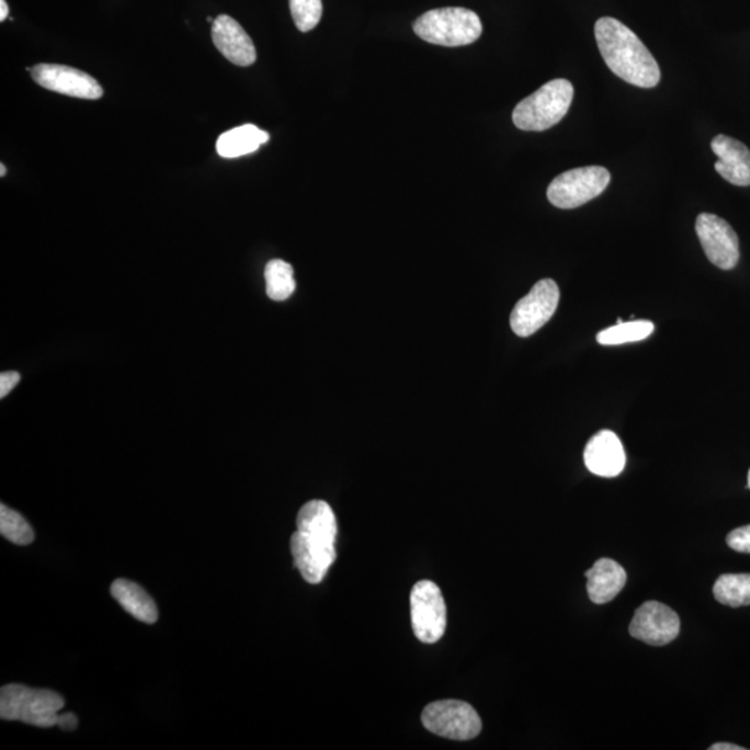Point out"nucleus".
<instances>
[{"label":"nucleus","mask_w":750,"mask_h":750,"mask_svg":"<svg viewBox=\"0 0 750 750\" xmlns=\"http://www.w3.org/2000/svg\"><path fill=\"white\" fill-rule=\"evenodd\" d=\"M0 171H2V173H0L2 177L7 175L8 173L7 167H4V164H0Z\"/></svg>","instance_id":"c756f323"},{"label":"nucleus","mask_w":750,"mask_h":750,"mask_svg":"<svg viewBox=\"0 0 750 750\" xmlns=\"http://www.w3.org/2000/svg\"><path fill=\"white\" fill-rule=\"evenodd\" d=\"M413 30L419 38L430 44L456 48L476 42L482 34V23L473 10L442 8L420 15Z\"/></svg>","instance_id":"7ed1b4c3"},{"label":"nucleus","mask_w":750,"mask_h":750,"mask_svg":"<svg viewBox=\"0 0 750 750\" xmlns=\"http://www.w3.org/2000/svg\"><path fill=\"white\" fill-rule=\"evenodd\" d=\"M572 98L575 87L570 81H549L514 107L513 123L523 132H546L566 116Z\"/></svg>","instance_id":"f03ea898"},{"label":"nucleus","mask_w":750,"mask_h":750,"mask_svg":"<svg viewBox=\"0 0 750 750\" xmlns=\"http://www.w3.org/2000/svg\"><path fill=\"white\" fill-rule=\"evenodd\" d=\"M9 15V7L7 0H0V21H4Z\"/></svg>","instance_id":"c85d7f7f"},{"label":"nucleus","mask_w":750,"mask_h":750,"mask_svg":"<svg viewBox=\"0 0 750 750\" xmlns=\"http://www.w3.org/2000/svg\"><path fill=\"white\" fill-rule=\"evenodd\" d=\"M291 550L296 569L309 583H320L325 580L332 562L337 559V550H327L312 545L299 531L292 535Z\"/></svg>","instance_id":"2eb2a0df"},{"label":"nucleus","mask_w":750,"mask_h":750,"mask_svg":"<svg viewBox=\"0 0 750 750\" xmlns=\"http://www.w3.org/2000/svg\"><path fill=\"white\" fill-rule=\"evenodd\" d=\"M748 487H749V489H750V470H749V474H748Z\"/></svg>","instance_id":"7c9ffc66"},{"label":"nucleus","mask_w":750,"mask_h":750,"mask_svg":"<svg viewBox=\"0 0 750 750\" xmlns=\"http://www.w3.org/2000/svg\"><path fill=\"white\" fill-rule=\"evenodd\" d=\"M727 545L739 554L750 555V525L731 531L727 536Z\"/></svg>","instance_id":"393cba45"},{"label":"nucleus","mask_w":750,"mask_h":750,"mask_svg":"<svg viewBox=\"0 0 750 750\" xmlns=\"http://www.w3.org/2000/svg\"><path fill=\"white\" fill-rule=\"evenodd\" d=\"M0 534L15 545H30L35 538L29 521L7 504L0 507Z\"/></svg>","instance_id":"5701e85b"},{"label":"nucleus","mask_w":750,"mask_h":750,"mask_svg":"<svg viewBox=\"0 0 750 750\" xmlns=\"http://www.w3.org/2000/svg\"><path fill=\"white\" fill-rule=\"evenodd\" d=\"M711 750H745V748L737 747L734 743H715L711 747Z\"/></svg>","instance_id":"cd10ccee"},{"label":"nucleus","mask_w":750,"mask_h":750,"mask_svg":"<svg viewBox=\"0 0 750 750\" xmlns=\"http://www.w3.org/2000/svg\"><path fill=\"white\" fill-rule=\"evenodd\" d=\"M292 19L296 29L309 33L319 25L322 15L321 0H289Z\"/></svg>","instance_id":"b1692460"},{"label":"nucleus","mask_w":750,"mask_h":750,"mask_svg":"<svg viewBox=\"0 0 750 750\" xmlns=\"http://www.w3.org/2000/svg\"><path fill=\"white\" fill-rule=\"evenodd\" d=\"M586 577L588 596L596 604L612 602L627 582V572L622 565L606 557L595 561V565L586 571Z\"/></svg>","instance_id":"dca6fc26"},{"label":"nucleus","mask_w":750,"mask_h":750,"mask_svg":"<svg viewBox=\"0 0 750 750\" xmlns=\"http://www.w3.org/2000/svg\"><path fill=\"white\" fill-rule=\"evenodd\" d=\"M212 39L217 50L232 65L248 67L257 61L252 38L238 21L227 14L218 15L213 23Z\"/></svg>","instance_id":"f8f14e48"},{"label":"nucleus","mask_w":750,"mask_h":750,"mask_svg":"<svg viewBox=\"0 0 750 750\" xmlns=\"http://www.w3.org/2000/svg\"><path fill=\"white\" fill-rule=\"evenodd\" d=\"M265 291L270 299L286 300L296 289L294 269L284 260H271L264 270Z\"/></svg>","instance_id":"4be33fe9"},{"label":"nucleus","mask_w":750,"mask_h":750,"mask_svg":"<svg viewBox=\"0 0 750 750\" xmlns=\"http://www.w3.org/2000/svg\"><path fill=\"white\" fill-rule=\"evenodd\" d=\"M411 625L417 639L435 644L444 637L446 604L440 587L431 581L417 582L410 595Z\"/></svg>","instance_id":"0eeeda50"},{"label":"nucleus","mask_w":750,"mask_h":750,"mask_svg":"<svg viewBox=\"0 0 750 750\" xmlns=\"http://www.w3.org/2000/svg\"><path fill=\"white\" fill-rule=\"evenodd\" d=\"M57 726L65 729V731H75L78 726L76 715H72V713H61V715L57 717Z\"/></svg>","instance_id":"bb28decb"},{"label":"nucleus","mask_w":750,"mask_h":750,"mask_svg":"<svg viewBox=\"0 0 750 750\" xmlns=\"http://www.w3.org/2000/svg\"><path fill=\"white\" fill-rule=\"evenodd\" d=\"M207 21L208 23H215V20H213L212 18H207Z\"/></svg>","instance_id":"2f4dec72"},{"label":"nucleus","mask_w":750,"mask_h":750,"mask_svg":"<svg viewBox=\"0 0 750 750\" xmlns=\"http://www.w3.org/2000/svg\"><path fill=\"white\" fill-rule=\"evenodd\" d=\"M112 595L129 614L139 622L154 624L158 622L159 612L154 599L133 581L116 580L112 583Z\"/></svg>","instance_id":"a211bd4d"},{"label":"nucleus","mask_w":750,"mask_h":750,"mask_svg":"<svg viewBox=\"0 0 750 750\" xmlns=\"http://www.w3.org/2000/svg\"><path fill=\"white\" fill-rule=\"evenodd\" d=\"M696 234L706 257L716 268L731 270L739 262V239L726 220L711 213L696 218Z\"/></svg>","instance_id":"1a4fd4ad"},{"label":"nucleus","mask_w":750,"mask_h":750,"mask_svg":"<svg viewBox=\"0 0 750 750\" xmlns=\"http://www.w3.org/2000/svg\"><path fill=\"white\" fill-rule=\"evenodd\" d=\"M716 601L729 607H742L750 604V575H724L717 578L713 587Z\"/></svg>","instance_id":"412c9836"},{"label":"nucleus","mask_w":750,"mask_h":750,"mask_svg":"<svg viewBox=\"0 0 750 750\" xmlns=\"http://www.w3.org/2000/svg\"><path fill=\"white\" fill-rule=\"evenodd\" d=\"M63 706H65V700L49 690H34V688L10 684L4 685L0 691L2 720L49 728L57 726V717Z\"/></svg>","instance_id":"20e7f679"},{"label":"nucleus","mask_w":750,"mask_h":750,"mask_svg":"<svg viewBox=\"0 0 750 750\" xmlns=\"http://www.w3.org/2000/svg\"><path fill=\"white\" fill-rule=\"evenodd\" d=\"M655 325L648 320L624 322L618 319L617 325L598 333L596 340L603 346L623 345V343L644 341L652 336Z\"/></svg>","instance_id":"aec40b11"},{"label":"nucleus","mask_w":750,"mask_h":750,"mask_svg":"<svg viewBox=\"0 0 750 750\" xmlns=\"http://www.w3.org/2000/svg\"><path fill=\"white\" fill-rule=\"evenodd\" d=\"M270 135L257 125L247 124L229 129L217 139V154L224 159H236L257 152L260 146L268 144Z\"/></svg>","instance_id":"6ab92c4d"},{"label":"nucleus","mask_w":750,"mask_h":750,"mask_svg":"<svg viewBox=\"0 0 750 750\" xmlns=\"http://www.w3.org/2000/svg\"><path fill=\"white\" fill-rule=\"evenodd\" d=\"M560 291L554 280H541L529 295L521 298L510 316L515 336L530 337L554 317L559 305Z\"/></svg>","instance_id":"6e6552de"},{"label":"nucleus","mask_w":750,"mask_h":750,"mask_svg":"<svg viewBox=\"0 0 750 750\" xmlns=\"http://www.w3.org/2000/svg\"><path fill=\"white\" fill-rule=\"evenodd\" d=\"M20 383V374L15 372L2 373L0 375V398L12 393L15 385Z\"/></svg>","instance_id":"a878e982"},{"label":"nucleus","mask_w":750,"mask_h":750,"mask_svg":"<svg viewBox=\"0 0 750 750\" xmlns=\"http://www.w3.org/2000/svg\"><path fill=\"white\" fill-rule=\"evenodd\" d=\"M298 531L310 536V538L320 541L321 544L336 546L338 525L336 514H333L330 504L325 500H311L300 509L298 519Z\"/></svg>","instance_id":"f3484780"},{"label":"nucleus","mask_w":750,"mask_h":750,"mask_svg":"<svg viewBox=\"0 0 750 750\" xmlns=\"http://www.w3.org/2000/svg\"><path fill=\"white\" fill-rule=\"evenodd\" d=\"M34 81L46 90L61 95L96 101L103 96L102 87L87 72L60 65H36L29 69Z\"/></svg>","instance_id":"9b49d317"},{"label":"nucleus","mask_w":750,"mask_h":750,"mask_svg":"<svg viewBox=\"0 0 750 750\" xmlns=\"http://www.w3.org/2000/svg\"><path fill=\"white\" fill-rule=\"evenodd\" d=\"M423 726L438 737L468 741L481 732L482 721L476 708L466 702L447 700L431 703L421 715Z\"/></svg>","instance_id":"423d86ee"},{"label":"nucleus","mask_w":750,"mask_h":750,"mask_svg":"<svg viewBox=\"0 0 750 750\" xmlns=\"http://www.w3.org/2000/svg\"><path fill=\"white\" fill-rule=\"evenodd\" d=\"M712 150L718 158L715 169L729 184L750 185V150L747 145L727 135L712 140Z\"/></svg>","instance_id":"4468645a"},{"label":"nucleus","mask_w":750,"mask_h":750,"mask_svg":"<svg viewBox=\"0 0 750 750\" xmlns=\"http://www.w3.org/2000/svg\"><path fill=\"white\" fill-rule=\"evenodd\" d=\"M595 38L604 63L614 75L635 87L658 86V61L644 42L622 21L613 18L599 19L595 24Z\"/></svg>","instance_id":"f257e3e1"},{"label":"nucleus","mask_w":750,"mask_h":750,"mask_svg":"<svg viewBox=\"0 0 750 750\" xmlns=\"http://www.w3.org/2000/svg\"><path fill=\"white\" fill-rule=\"evenodd\" d=\"M583 462L595 476L613 478L623 473L627 457L620 438L613 431L602 430L588 441Z\"/></svg>","instance_id":"ddd939ff"},{"label":"nucleus","mask_w":750,"mask_h":750,"mask_svg":"<svg viewBox=\"0 0 750 750\" xmlns=\"http://www.w3.org/2000/svg\"><path fill=\"white\" fill-rule=\"evenodd\" d=\"M680 617L673 609L666 604L649 601L640 604L635 612L629 634L635 639L654 646L673 643L680 634Z\"/></svg>","instance_id":"9d476101"},{"label":"nucleus","mask_w":750,"mask_h":750,"mask_svg":"<svg viewBox=\"0 0 750 750\" xmlns=\"http://www.w3.org/2000/svg\"><path fill=\"white\" fill-rule=\"evenodd\" d=\"M612 175L601 166L578 167L550 182L548 200L559 208H576L595 200L611 184Z\"/></svg>","instance_id":"39448f33"}]
</instances>
